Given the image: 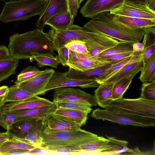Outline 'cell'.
<instances>
[{"label":"cell","mask_w":155,"mask_h":155,"mask_svg":"<svg viewBox=\"0 0 155 155\" xmlns=\"http://www.w3.org/2000/svg\"><path fill=\"white\" fill-rule=\"evenodd\" d=\"M2 0V1H4L5 0ZM10 1H13V0H10Z\"/></svg>","instance_id":"obj_56"},{"label":"cell","mask_w":155,"mask_h":155,"mask_svg":"<svg viewBox=\"0 0 155 155\" xmlns=\"http://www.w3.org/2000/svg\"><path fill=\"white\" fill-rule=\"evenodd\" d=\"M18 59L11 56L0 61V82L16 73Z\"/></svg>","instance_id":"obj_28"},{"label":"cell","mask_w":155,"mask_h":155,"mask_svg":"<svg viewBox=\"0 0 155 155\" xmlns=\"http://www.w3.org/2000/svg\"><path fill=\"white\" fill-rule=\"evenodd\" d=\"M49 0H15L6 2L0 14V21L6 23L27 20L41 15Z\"/></svg>","instance_id":"obj_5"},{"label":"cell","mask_w":155,"mask_h":155,"mask_svg":"<svg viewBox=\"0 0 155 155\" xmlns=\"http://www.w3.org/2000/svg\"><path fill=\"white\" fill-rule=\"evenodd\" d=\"M74 20L68 10L56 15L50 18L45 23V25L50 26L56 31L66 30L73 24Z\"/></svg>","instance_id":"obj_22"},{"label":"cell","mask_w":155,"mask_h":155,"mask_svg":"<svg viewBox=\"0 0 155 155\" xmlns=\"http://www.w3.org/2000/svg\"><path fill=\"white\" fill-rule=\"evenodd\" d=\"M8 48L11 56L18 59L32 58V52L54 54L49 33L38 28L11 36Z\"/></svg>","instance_id":"obj_2"},{"label":"cell","mask_w":155,"mask_h":155,"mask_svg":"<svg viewBox=\"0 0 155 155\" xmlns=\"http://www.w3.org/2000/svg\"><path fill=\"white\" fill-rule=\"evenodd\" d=\"M57 108H64L82 111L90 113L92 110L91 106L88 104L81 103L66 101H58L54 102Z\"/></svg>","instance_id":"obj_37"},{"label":"cell","mask_w":155,"mask_h":155,"mask_svg":"<svg viewBox=\"0 0 155 155\" xmlns=\"http://www.w3.org/2000/svg\"><path fill=\"white\" fill-rule=\"evenodd\" d=\"M53 103V101L35 95L21 101L5 104L1 109L11 112L50 105Z\"/></svg>","instance_id":"obj_16"},{"label":"cell","mask_w":155,"mask_h":155,"mask_svg":"<svg viewBox=\"0 0 155 155\" xmlns=\"http://www.w3.org/2000/svg\"><path fill=\"white\" fill-rule=\"evenodd\" d=\"M41 136V147L53 154H81V145L96 139L97 135L80 128L58 130L50 129L45 125Z\"/></svg>","instance_id":"obj_1"},{"label":"cell","mask_w":155,"mask_h":155,"mask_svg":"<svg viewBox=\"0 0 155 155\" xmlns=\"http://www.w3.org/2000/svg\"><path fill=\"white\" fill-rule=\"evenodd\" d=\"M113 15L114 19L132 29L147 28L154 27L155 19L130 17Z\"/></svg>","instance_id":"obj_21"},{"label":"cell","mask_w":155,"mask_h":155,"mask_svg":"<svg viewBox=\"0 0 155 155\" xmlns=\"http://www.w3.org/2000/svg\"><path fill=\"white\" fill-rule=\"evenodd\" d=\"M27 151L22 150H15L5 153L3 155H27Z\"/></svg>","instance_id":"obj_50"},{"label":"cell","mask_w":155,"mask_h":155,"mask_svg":"<svg viewBox=\"0 0 155 155\" xmlns=\"http://www.w3.org/2000/svg\"><path fill=\"white\" fill-rule=\"evenodd\" d=\"M15 115L12 112L3 110L0 108V126L8 132L15 122Z\"/></svg>","instance_id":"obj_38"},{"label":"cell","mask_w":155,"mask_h":155,"mask_svg":"<svg viewBox=\"0 0 155 155\" xmlns=\"http://www.w3.org/2000/svg\"><path fill=\"white\" fill-rule=\"evenodd\" d=\"M53 102H77L90 105L97 104L94 95L87 93L78 88L62 87L54 89Z\"/></svg>","instance_id":"obj_7"},{"label":"cell","mask_w":155,"mask_h":155,"mask_svg":"<svg viewBox=\"0 0 155 155\" xmlns=\"http://www.w3.org/2000/svg\"><path fill=\"white\" fill-rule=\"evenodd\" d=\"M133 53L142 51L143 50V45L142 43L137 42L132 44Z\"/></svg>","instance_id":"obj_48"},{"label":"cell","mask_w":155,"mask_h":155,"mask_svg":"<svg viewBox=\"0 0 155 155\" xmlns=\"http://www.w3.org/2000/svg\"><path fill=\"white\" fill-rule=\"evenodd\" d=\"M5 95L0 97V108L5 104Z\"/></svg>","instance_id":"obj_54"},{"label":"cell","mask_w":155,"mask_h":155,"mask_svg":"<svg viewBox=\"0 0 155 155\" xmlns=\"http://www.w3.org/2000/svg\"><path fill=\"white\" fill-rule=\"evenodd\" d=\"M31 54L32 56V58L37 61V65L40 67L48 65L57 68L60 63L57 57H55L51 54L35 52H32Z\"/></svg>","instance_id":"obj_32"},{"label":"cell","mask_w":155,"mask_h":155,"mask_svg":"<svg viewBox=\"0 0 155 155\" xmlns=\"http://www.w3.org/2000/svg\"><path fill=\"white\" fill-rule=\"evenodd\" d=\"M142 43L143 45V49L155 45L154 27L148 28L145 29Z\"/></svg>","instance_id":"obj_41"},{"label":"cell","mask_w":155,"mask_h":155,"mask_svg":"<svg viewBox=\"0 0 155 155\" xmlns=\"http://www.w3.org/2000/svg\"><path fill=\"white\" fill-rule=\"evenodd\" d=\"M93 32L91 37L84 41L91 55L98 57L101 53L112 48L119 41L103 34Z\"/></svg>","instance_id":"obj_14"},{"label":"cell","mask_w":155,"mask_h":155,"mask_svg":"<svg viewBox=\"0 0 155 155\" xmlns=\"http://www.w3.org/2000/svg\"><path fill=\"white\" fill-rule=\"evenodd\" d=\"M57 56L60 63L64 66L67 65L69 60V50L65 46L60 48L57 51Z\"/></svg>","instance_id":"obj_42"},{"label":"cell","mask_w":155,"mask_h":155,"mask_svg":"<svg viewBox=\"0 0 155 155\" xmlns=\"http://www.w3.org/2000/svg\"><path fill=\"white\" fill-rule=\"evenodd\" d=\"M155 50V45L144 49L142 51V60L143 64L145 63Z\"/></svg>","instance_id":"obj_45"},{"label":"cell","mask_w":155,"mask_h":155,"mask_svg":"<svg viewBox=\"0 0 155 155\" xmlns=\"http://www.w3.org/2000/svg\"><path fill=\"white\" fill-rule=\"evenodd\" d=\"M133 53H122L115 54L102 57V58L111 61H117L131 56Z\"/></svg>","instance_id":"obj_44"},{"label":"cell","mask_w":155,"mask_h":155,"mask_svg":"<svg viewBox=\"0 0 155 155\" xmlns=\"http://www.w3.org/2000/svg\"><path fill=\"white\" fill-rule=\"evenodd\" d=\"M124 0H87L80 12L84 17L92 18L99 14L109 12L122 4Z\"/></svg>","instance_id":"obj_11"},{"label":"cell","mask_w":155,"mask_h":155,"mask_svg":"<svg viewBox=\"0 0 155 155\" xmlns=\"http://www.w3.org/2000/svg\"><path fill=\"white\" fill-rule=\"evenodd\" d=\"M139 79L143 83L155 80V50L148 60L143 64Z\"/></svg>","instance_id":"obj_29"},{"label":"cell","mask_w":155,"mask_h":155,"mask_svg":"<svg viewBox=\"0 0 155 155\" xmlns=\"http://www.w3.org/2000/svg\"><path fill=\"white\" fill-rule=\"evenodd\" d=\"M131 56L112 64L110 67L106 69L101 75L96 78L99 84L102 83L117 72L127 62Z\"/></svg>","instance_id":"obj_35"},{"label":"cell","mask_w":155,"mask_h":155,"mask_svg":"<svg viewBox=\"0 0 155 155\" xmlns=\"http://www.w3.org/2000/svg\"><path fill=\"white\" fill-rule=\"evenodd\" d=\"M109 12L111 14L120 16L155 19V12L147 5L140 4L123 3Z\"/></svg>","instance_id":"obj_12"},{"label":"cell","mask_w":155,"mask_h":155,"mask_svg":"<svg viewBox=\"0 0 155 155\" xmlns=\"http://www.w3.org/2000/svg\"><path fill=\"white\" fill-rule=\"evenodd\" d=\"M43 119L34 118L15 122L8 132L11 138L24 140L28 134Z\"/></svg>","instance_id":"obj_20"},{"label":"cell","mask_w":155,"mask_h":155,"mask_svg":"<svg viewBox=\"0 0 155 155\" xmlns=\"http://www.w3.org/2000/svg\"><path fill=\"white\" fill-rule=\"evenodd\" d=\"M11 56L8 48L5 46H0V61L8 58Z\"/></svg>","instance_id":"obj_47"},{"label":"cell","mask_w":155,"mask_h":155,"mask_svg":"<svg viewBox=\"0 0 155 155\" xmlns=\"http://www.w3.org/2000/svg\"><path fill=\"white\" fill-rule=\"evenodd\" d=\"M28 154L43 155L52 154L50 151L41 147H36L30 150H28Z\"/></svg>","instance_id":"obj_46"},{"label":"cell","mask_w":155,"mask_h":155,"mask_svg":"<svg viewBox=\"0 0 155 155\" xmlns=\"http://www.w3.org/2000/svg\"><path fill=\"white\" fill-rule=\"evenodd\" d=\"M136 74L134 73L131 74L121 79L114 84L111 94L112 101L118 100L123 97V95L131 83L133 78Z\"/></svg>","instance_id":"obj_31"},{"label":"cell","mask_w":155,"mask_h":155,"mask_svg":"<svg viewBox=\"0 0 155 155\" xmlns=\"http://www.w3.org/2000/svg\"><path fill=\"white\" fill-rule=\"evenodd\" d=\"M11 139L9 132L7 131L5 132H0V144L8 141Z\"/></svg>","instance_id":"obj_49"},{"label":"cell","mask_w":155,"mask_h":155,"mask_svg":"<svg viewBox=\"0 0 155 155\" xmlns=\"http://www.w3.org/2000/svg\"><path fill=\"white\" fill-rule=\"evenodd\" d=\"M117 62V61H112L101 67L83 72L69 68L68 71L66 72V76L68 78L74 79L96 78L101 75L112 64Z\"/></svg>","instance_id":"obj_24"},{"label":"cell","mask_w":155,"mask_h":155,"mask_svg":"<svg viewBox=\"0 0 155 155\" xmlns=\"http://www.w3.org/2000/svg\"><path fill=\"white\" fill-rule=\"evenodd\" d=\"M66 72L55 71L46 86L45 91L56 88L71 87H79L81 88L97 87L100 84L96 78L78 79L67 77Z\"/></svg>","instance_id":"obj_8"},{"label":"cell","mask_w":155,"mask_h":155,"mask_svg":"<svg viewBox=\"0 0 155 155\" xmlns=\"http://www.w3.org/2000/svg\"><path fill=\"white\" fill-rule=\"evenodd\" d=\"M45 126L43 119L28 134L24 140L37 147H41L42 144L41 134Z\"/></svg>","instance_id":"obj_33"},{"label":"cell","mask_w":155,"mask_h":155,"mask_svg":"<svg viewBox=\"0 0 155 155\" xmlns=\"http://www.w3.org/2000/svg\"><path fill=\"white\" fill-rule=\"evenodd\" d=\"M53 113L73 120L80 127L85 124L88 114L82 111L61 108H57Z\"/></svg>","instance_id":"obj_26"},{"label":"cell","mask_w":155,"mask_h":155,"mask_svg":"<svg viewBox=\"0 0 155 155\" xmlns=\"http://www.w3.org/2000/svg\"><path fill=\"white\" fill-rule=\"evenodd\" d=\"M43 120L46 127L54 130H73L79 129L81 127L77 123L73 120L54 113L44 117Z\"/></svg>","instance_id":"obj_18"},{"label":"cell","mask_w":155,"mask_h":155,"mask_svg":"<svg viewBox=\"0 0 155 155\" xmlns=\"http://www.w3.org/2000/svg\"><path fill=\"white\" fill-rule=\"evenodd\" d=\"M112 61L100 57L88 56L69 50L67 66L78 71H84L102 66Z\"/></svg>","instance_id":"obj_9"},{"label":"cell","mask_w":155,"mask_h":155,"mask_svg":"<svg viewBox=\"0 0 155 155\" xmlns=\"http://www.w3.org/2000/svg\"><path fill=\"white\" fill-rule=\"evenodd\" d=\"M32 93L26 91L15 84L8 87L5 95V102H15L21 101L35 96Z\"/></svg>","instance_id":"obj_30"},{"label":"cell","mask_w":155,"mask_h":155,"mask_svg":"<svg viewBox=\"0 0 155 155\" xmlns=\"http://www.w3.org/2000/svg\"><path fill=\"white\" fill-rule=\"evenodd\" d=\"M122 53H133L132 44L122 41L119 42L114 47L101 53L98 57L102 58L115 54Z\"/></svg>","instance_id":"obj_34"},{"label":"cell","mask_w":155,"mask_h":155,"mask_svg":"<svg viewBox=\"0 0 155 155\" xmlns=\"http://www.w3.org/2000/svg\"><path fill=\"white\" fill-rule=\"evenodd\" d=\"M43 71H41L35 66H29L23 69L18 74L15 84L23 82L37 76Z\"/></svg>","instance_id":"obj_36"},{"label":"cell","mask_w":155,"mask_h":155,"mask_svg":"<svg viewBox=\"0 0 155 155\" xmlns=\"http://www.w3.org/2000/svg\"><path fill=\"white\" fill-rule=\"evenodd\" d=\"M67 0L68 10L70 12L72 16L74 18L77 15L78 10L81 5L80 0Z\"/></svg>","instance_id":"obj_43"},{"label":"cell","mask_w":155,"mask_h":155,"mask_svg":"<svg viewBox=\"0 0 155 155\" xmlns=\"http://www.w3.org/2000/svg\"><path fill=\"white\" fill-rule=\"evenodd\" d=\"M109 145V140L102 136H98L95 140L82 144L80 147L82 154L102 155Z\"/></svg>","instance_id":"obj_23"},{"label":"cell","mask_w":155,"mask_h":155,"mask_svg":"<svg viewBox=\"0 0 155 155\" xmlns=\"http://www.w3.org/2000/svg\"><path fill=\"white\" fill-rule=\"evenodd\" d=\"M65 46L69 50L82 53L88 56H91L87 50L85 42L83 41L78 40L72 41Z\"/></svg>","instance_id":"obj_40"},{"label":"cell","mask_w":155,"mask_h":155,"mask_svg":"<svg viewBox=\"0 0 155 155\" xmlns=\"http://www.w3.org/2000/svg\"><path fill=\"white\" fill-rule=\"evenodd\" d=\"M149 0H124L123 3L138 4L147 5Z\"/></svg>","instance_id":"obj_51"},{"label":"cell","mask_w":155,"mask_h":155,"mask_svg":"<svg viewBox=\"0 0 155 155\" xmlns=\"http://www.w3.org/2000/svg\"><path fill=\"white\" fill-rule=\"evenodd\" d=\"M57 108L56 104L54 102L53 104L50 105L11 112L15 115V122L34 118L43 119L47 115L54 113Z\"/></svg>","instance_id":"obj_19"},{"label":"cell","mask_w":155,"mask_h":155,"mask_svg":"<svg viewBox=\"0 0 155 155\" xmlns=\"http://www.w3.org/2000/svg\"><path fill=\"white\" fill-rule=\"evenodd\" d=\"M106 109L138 120L155 123V100L140 97L113 101Z\"/></svg>","instance_id":"obj_4"},{"label":"cell","mask_w":155,"mask_h":155,"mask_svg":"<svg viewBox=\"0 0 155 155\" xmlns=\"http://www.w3.org/2000/svg\"><path fill=\"white\" fill-rule=\"evenodd\" d=\"M147 5L151 10L155 12V0H149Z\"/></svg>","instance_id":"obj_53"},{"label":"cell","mask_w":155,"mask_h":155,"mask_svg":"<svg viewBox=\"0 0 155 155\" xmlns=\"http://www.w3.org/2000/svg\"><path fill=\"white\" fill-rule=\"evenodd\" d=\"M84 28L88 31L101 33L132 44L143 39L146 29L130 28L115 21L109 12L99 14L85 24Z\"/></svg>","instance_id":"obj_3"},{"label":"cell","mask_w":155,"mask_h":155,"mask_svg":"<svg viewBox=\"0 0 155 155\" xmlns=\"http://www.w3.org/2000/svg\"><path fill=\"white\" fill-rule=\"evenodd\" d=\"M114 84L104 83L100 84L94 91V96L97 105L106 109L113 101L111 94Z\"/></svg>","instance_id":"obj_25"},{"label":"cell","mask_w":155,"mask_h":155,"mask_svg":"<svg viewBox=\"0 0 155 155\" xmlns=\"http://www.w3.org/2000/svg\"><path fill=\"white\" fill-rule=\"evenodd\" d=\"M55 71L46 68L35 77L15 84L21 89L38 96L45 94V88Z\"/></svg>","instance_id":"obj_13"},{"label":"cell","mask_w":155,"mask_h":155,"mask_svg":"<svg viewBox=\"0 0 155 155\" xmlns=\"http://www.w3.org/2000/svg\"><path fill=\"white\" fill-rule=\"evenodd\" d=\"M8 86L4 85L0 87V97L5 95L8 90Z\"/></svg>","instance_id":"obj_52"},{"label":"cell","mask_w":155,"mask_h":155,"mask_svg":"<svg viewBox=\"0 0 155 155\" xmlns=\"http://www.w3.org/2000/svg\"><path fill=\"white\" fill-rule=\"evenodd\" d=\"M37 147L23 140L15 138L11 139L0 144V155L15 150H29Z\"/></svg>","instance_id":"obj_27"},{"label":"cell","mask_w":155,"mask_h":155,"mask_svg":"<svg viewBox=\"0 0 155 155\" xmlns=\"http://www.w3.org/2000/svg\"><path fill=\"white\" fill-rule=\"evenodd\" d=\"M68 10L67 0H49L43 14L35 24L39 29L43 30L45 23L53 16Z\"/></svg>","instance_id":"obj_17"},{"label":"cell","mask_w":155,"mask_h":155,"mask_svg":"<svg viewBox=\"0 0 155 155\" xmlns=\"http://www.w3.org/2000/svg\"><path fill=\"white\" fill-rule=\"evenodd\" d=\"M140 97L147 100H155V80L143 83Z\"/></svg>","instance_id":"obj_39"},{"label":"cell","mask_w":155,"mask_h":155,"mask_svg":"<svg viewBox=\"0 0 155 155\" xmlns=\"http://www.w3.org/2000/svg\"><path fill=\"white\" fill-rule=\"evenodd\" d=\"M143 64L142 51L133 53L127 63L117 72L102 83L114 84L123 78L134 73L137 74L141 70Z\"/></svg>","instance_id":"obj_15"},{"label":"cell","mask_w":155,"mask_h":155,"mask_svg":"<svg viewBox=\"0 0 155 155\" xmlns=\"http://www.w3.org/2000/svg\"><path fill=\"white\" fill-rule=\"evenodd\" d=\"M85 0H80V3L81 4L82 2Z\"/></svg>","instance_id":"obj_55"},{"label":"cell","mask_w":155,"mask_h":155,"mask_svg":"<svg viewBox=\"0 0 155 155\" xmlns=\"http://www.w3.org/2000/svg\"><path fill=\"white\" fill-rule=\"evenodd\" d=\"M91 116L96 119L107 120L120 124L142 127L155 126V123L133 118L106 109L97 108L92 112Z\"/></svg>","instance_id":"obj_10"},{"label":"cell","mask_w":155,"mask_h":155,"mask_svg":"<svg viewBox=\"0 0 155 155\" xmlns=\"http://www.w3.org/2000/svg\"><path fill=\"white\" fill-rule=\"evenodd\" d=\"M48 32L53 50L56 51L72 41L78 40L84 41L90 38L93 34V32L74 24L65 30L60 31H55L51 28Z\"/></svg>","instance_id":"obj_6"}]
</instances>
